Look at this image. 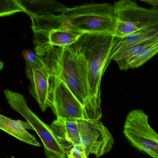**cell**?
Wrapping results in <instances>:
<instances>
[{
    "mask_svg": "<svg viewBox=\"0 0 158 158\" xmlns=\"http://www.w3.org/2000/svg\"><path fill=\"white\" fill-rule=\"evenodd\" d=\"M52 76L63 81L93 120L102 117L101 107L91 98L88 81L87 62L73 44L54 47L39 56Z\"/></svg>",
    "mask_w": 158,
    "mask_h": 158,
    "instance_id": "1",
    "label": "cell"
},
{
    "mask_svg": "<svg viewBox=\"0 0 158 158\" xmlns=\"http://www.w3.org/2000/svg\"><path fill=\"white\" fill-rule=\"evenodd\" d=\"M113 39L114 36L109 35L85 34L73 44L86 60L91 98L100 107L102 79L110 63L109 56Z\"/></svg>",
    "mask_w": 158,
    "mask_h": 158,
    "instance_id": "2",
    "label": "cell"
},
{
    "mask_svg": "<svg viewBox=\"0 0 158 158\" xmlns=\"http://www.w3.org/2000/svg\"><path fill=\"white\" fill-rule=\"evenodd\" d=\"M35 52L41 55L50 48L73 45L84 35L73 28L63 15L31 18Z\"/></svg>",
    "mask_w": 158,
    "mask_h": 158,
    "instance_id": "3",
    "label": "cell"
},
{
    "mask_svg": "<svg viewBox=\"0 0 158 158\" xmlns=\"http://www.w3.org/2000/svg\"><path fill=\"white\" fill-rule=\"evenodd\" d=\"M60 14L74 29L83 34L114 36L116 16L113 5L92 3L73 8L66 7Z\"/></svg>",
    "mask_w": 158,
    "mask_h": 158,
    "instance_id": "4",
    "label": "cell"
},
{
    "mask_svg": "<svg viewBox=\"0 0 158 158\" xmlns=\"http://www.w3.org/2000/svg\"><path fill=\"white\" fill-rule=\"evenodd\" d=\"M116 16L114 36L123 38L131 35L158 30V10L146 9L131 0H122L113 5Z\"/></svg>",
    "mask_w": 158,
    "mask_h": 158,
    "instance_id": "5",
    "label": "cell"
},
{
    "mask_svg": "<svg viewBox=\"0 0 158 158\" xmlns=\"http://www.w3.org/2000/svg\"><path fill=\"white\" fill-rule=\"evenodd\" d=\"M4 94L12 109L19 113L31 125L41 139L48 158H65L66 152L52 132L49 125L41 121L30 109L24 97L9 89Z\"/></svg>",
    "mask_w": 158,
    "mask_h": 158,
    "instance_id": "6",
    "label": "cell"
},
{
    "mask_svg": "<svg viewBox=\"0 0 158 158\" xmlns=\"http://www.w3.org/2000/svg\"><path fill=\"white\" fill-rule=\"evenodd\" d=\"M123 133L130 144L152 158H158V134L148 122V116L141 109L127 114Z\"/></svg>",
    "mask_w": 158,
    "mask_h": 158,
    "instance_id": "7",
    "label": "cell"
},
{
    "mask_svg": "<svg viewBox=\"0 0 158 158\" xmlns=\"http://www.w3.org/2000/svg\"><path fill=\"white\" fill-rule=\"evenodd\" d=\"M48 105L56 118L93 120L66 84L54 76L50 78Z\"/></svg>",
    "mask_w": 158,
    "mask_h": 158,
    "instance_id": "8",
    "label": "cell"
},
{
    "mask_svg": "<svg viewBox=\"0 0 158 158\" xmlns=\"http://www.w3.org/2000/svg\"><path fill=\"white\" fill-rule=\"evenodd\" d=\"M78 144L85 148L88 155L99 158L110 151L114 144L113 137L100 120L78 119Z\"/></svg>",
    "mask_w": 158,
    "mask_h": 158,
    "instance_id": "9",
    "label": "cell"
},
{
    "mask_svg": "<svg viewBox=\"0 0 158 158\" xmlns=\"http://www.w3.org/2000/svg\"><path fill=\"white\" fill-rule=\"evenodd\" d=\"M26 73L30 81L29 92L44 112L49 108L48 97L51 75L40 58L36 63L26 64Z\"/></svg>",
    "mask_w": 158,
    "mask_h": 158,
    "instance_id": "10",
    "label": "cell"
},
{
    "mask_svg": "<svg viewBox=\"0 0 158 158\" xmlns=\"http://www.w3.org/2000/svg\"><path fill=\"white\" fill-rule=\"evenodd\" d=\"M49 126L66 154L73 146L78 144L79 132L77 120L56 118Z\"/></svg>",
    "mask_w": 158,
    "mask_h": 158,
    "instance_id": "11",
    "label": "cell"
},
{
    "mask_svg": "<svg viewBox=\"0 0 158 158\" xmlns=\"http://www.w3.org/2000/svg\"><path fill=\"white\" fill-rule=\"evenodd\" d=\"M0 128L17 139L33 146L40 147L41 144L27 129H33L28 122L15 120L3 115H0Z\"/></svg>",
    "mask_w": 158,
    "mask_h": 158,
    "instance_id": "12",
    "label": "cell"
},
{
    "mask_svg": "<svg viewBox=\"0 0 158 158\" xmlns=\"http://www.w3.org/2000/svg\"><path fill=\"white\" fill-rule=\"evenodd\" d=\"M23 12L30 18L35 16H46L61 13L66 6L58 2L51 0H18Z\"/></svg>",
    "mask_w": 158,
    "mask_h": 158,
    "instance_id": "13",
    "label": "cell"
},
{
    "mask_svg": "<svg viewBox=\"0 0 158 158\" xmlns=\"http://www.w3.org/2000/svg\"><path fill=\"white\" fill-rule=\"evenodd\" d=\"M155 38H158V30L140 32L123 38L114 36L112 46L109 56V61L110 62L111 58L116 53L123 49L131 45Z\"/></svg>",
    "mask_w": 158,
    "mask_h": 158,
    "instance_id": "14",
    "label": "cell"
},
{
    "mask_svg": "<svg viewBox=\"0 0 158 158\" xmlns=\"http://www.w3.org/2000/svg\"><path fill=\"white\" fill-rule=\"evenodd\" d=\"M158 40V38H155L129 46L116 53L111 58V61H115L120 67L127 61L137 56L145 49Z\"/></svg>",
    "mask_w": 158,
    "mask_h": 158,
    "instance_id": "15",
    "label": "cell"
},
{
    "mask_svg": "<svg viewBox=\"0 0 158 158\" xmlns=\"http://www.w3.org/2000/svg\"><path fill=\"white\" fill-rule=\"evenodd\" d=\"M158 53V40L145 49L139 55L129 59L119 67L121 70L126 71L129 69L138 68Z\"/></svg>",
    "mask_w": 158,
    "mask_h": 158,
    "instance_id": "16",
    "label": "cell"
},
{
    "mask_svg": "<svg viewBox=\"0 0 158 158\" xmlns=\"http://www.w3.org/2000/svg\"><path fill=\"white\" fill-rule=\"evenodd\" d=\"M0 16H9L18 12H23L18 0H1Z\"/></svg>",
    "mask_w": 158,
    "mask_h": 158,
    "instance_id": "17",
    "label": "cell"
},
{
    "mask_svg": "<svg viewBox=\"0 0 158 158\" xmlns=\"http://www.w3.org/2000/svg\"><path fill=\"white\" fill-rule=\"evenodd\" d=\"M68 158H88L85 148L80 144H76L66 152Z\"/></svg>",
    "mask_w": 158,
    "mask_h": 158,
    "instance_id": "18",
    "label": "cell"
},
{
    "mask_svg": "<svg viewBox=\"0 0 158 158\" xmlns=\"http://www.w3.org/2000/svg\"><path fill=\"white\" fill-rule=\"evenodd\" d=\"M22 55L25 60L26 64H32L36 63L40 60V58L35 52L29 49H25L22 52Z\"/></svg>",
    "mask_w": 158,
    "mask_h": 158,
    "instance_id": "19",
    "label": "cell"
},
{
    "mask_svg": "<svg viewBox=\"0 0 158 158\" xmlns=\"http://www.w3.org/2000/svg\"><path fill=\"white\" fill-rule=\"evenodd\" d=\"M143 2H146L152 6V9L158 10V1H142Z\"/></svg>",
    "mask_w": 158,
    "mask_h": 158,
    "instance_id": "20",
    "label": "cell"
},
{
    "mask_svg": "<svg viewBox=\"0 0 158 158\" xmlns=\"http://www.w3.org/2000/svg\"><path fill=\"white\" fill-rule=\"evenodd\" d=\"M15 158L14 157H12V158Z\"/></svg>",
    "mask_w": 158,
    "mask_h": 158,
    "instance_id": "21",
    "label": "cell"
}]
</instances>
